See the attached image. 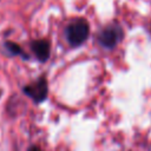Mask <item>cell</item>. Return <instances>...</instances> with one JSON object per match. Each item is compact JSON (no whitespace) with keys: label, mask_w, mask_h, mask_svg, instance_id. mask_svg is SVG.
<instances>
[{"label":"cell","mask_w":151,"mask_h":151,"mask_svg":"<svg viewBox=\"0 0 151 151\" xmlns=\"http://www.w3.org/2000/svg\"><path fill=\"white\" fill-rule=\"evenodd\" d=\"M88 24L84 19H76L73 20L66 28V37L68 42L76 47L81 45L88 37Z\"/></svg>","instance_id":"obj_1"},{"label":"cell","mask_w":151,"mask_h":151,"mask_svg":"<svg viewBox=\"0 0 151 151\" xmlns=\"http://www.w3.org/2000/svg\"><path fill=\"white\" fill-rule=\"evenodd\" d=\"M25 93L29 96L32 99H34L37 103L42 101L47 96V83L45 78H40L35 83L26 86L24 88Z\"/></svg>","instance_id":"obj_2"},{"label":"cell","mask_w":151,"mask_h":151,"mask_svg":"<svg viewBox=\"0 0 151 151\" xmlns=\"http://www.w3.org/2000/svg\"><path fill=\"white\" fill-rule=\"evenodd\" d=\"M120 29L118 27H106L101 31V33L98 37L99 42L105 47H113L117 45V42L120 40Z\"/></svg>","instance_id":"obj_3"},{"label":"cell","mask_w":151,"mask_h":151,"mask_svg":"<svg viewBox=\"0 0 151 151\" xmlns=\"http://www.w3.org/2000/svg\"><path fill=\"white\" fill-rule=\"evenodd\" d=\"M32 50L40 61L47 60L50 55V44L46 40H37L32 44Z\"/></svg>","instance_id":"obj_4"},{"label":"cell","mask_w":151,"mask_h":151,"mask_svg":"<svg viewBox=\"0 0 151 151\" xmlns=\"http://www.w3.org/2000/svg\"><path fill=\"white\" fill-rule=\"evenodd\" d=\"M6 47H7V50H8L11 53H13V54H22L21 48H20L19 45H17L15 42L7 41V42H6Z\"/></svg>","instance_id":"obj_5"},{"label":"cell","mask_w":151,"mask_h":151,"mask_svg":"<svg viewBox=\"0 0 151 151\" xmlns=\"http://www.w3.org/2000/svg\"><path fill=\"white\" fill-rule=\"evenodd\" d=\"M28 151H40V150H39L38 147H35V146H32V147H31Z\"/></svg>","instance_id":"obj_6"}]
</instances>
